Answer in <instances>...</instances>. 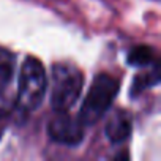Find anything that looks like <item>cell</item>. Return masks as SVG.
Listing matches in <instances>:
<instances>
[{
	"label": "cell",
	"mask_w": 161,
	"mask_h": 161,
	"mask_svg": "<svg viewBox=\"0 0 161 161\" xmlns=\"http://www.w3.org/2000/svg\"><path fill=\"white\" fill-rule=\"evenodd\" d=\"M47 89L46 69L43 63L35 57H27L21 68L19 89H18V108L24 112L38 109L43 103Z\"/></svg>",
	"instance_id": "cell-2"
},
{
	"label": "cell",
	"mask_w": 161,
	"mask_h": 161,
	"mask_svg": "<svg viewBox=\"0 0 161 161\" xmlns=\"http://www.w3.org/2000/svg\"><path fill=\"white\" fill-rule=\"evenodd\" d=\"M104 131H106L109 142H112V144L125 142L131 134V119H130V115L126 112L114 114L111 117V120L108 122Z\"/></svg>",
	"instance_id": "cell-5"
},
{
	"label": "cell",
	"mask_w": 161,
	"mask_h": 161,
	"mask_svg": "<svg viewBox=\"0 0 161 161\" xmlns=\"http://www.w3.org/2000/svg\"><path fill=\"white\" fill-rule=\"evenodd\" d=\"M158 80H159V68H158V62L155 60L153 62V71L152 73H145V74H141V76L134 77L133 87H131V95H134V93L137 95L142 90L156 86Z\"/></svg>",
	"instance_id": "cell-8"
},
{
	"label": "cell",
	"mask_w": 161,
	"mask_h": 161,
	"mask_svg": "<svg viewBox=\"0 0 161 161\" xmlns=\"http://www.w3.org/2000/svg\"><path fill=\"white\" fill-rule=\"evenodd\" d=\"M14 66H16L14 54L5 47H0V93L11 84Z\"/></svg>",
	"instance_id": "cell-6"
},
{
	"label": "cell",
	"mask_w": 161,
	"mask_h": 161,
	"mask_svg": "<svg viewBox=\"0 0 161 161\" xmlns=\"http://www.w3.org/2000/svg\"><path fill=\"white\" fill-rule=\"evenodd\" d=\"M84 76L71 63H57L52 68L51 106L57 112L73 108L82 92Z\"/></svg>",
	"instance_id": "cell-3"
},
{
	"label": "cell",
	"mask_w": 161,
	"mask_h": 161,
	"mask_svg": "<svg viewBox=\"0 0 161 161\" xmlns=\"http://www.w3.org/2000/svg\"><path fill=\"white\" fill-rule=\"evenodd\" d=\"M126 60L131 66H147V65L155 62V51L150 46H145V44L134 46L128 52Z\"/></svg>",
	"instance_id": "cell-7"
},
{
	"label": "cell",
	"mask_w": 161,
	"mask_h": 161,
	"mask_svg": "<svg viewBox=\"0 0 161 161\" xmlns=\"http://www.w3.org/2000/svg\"><path fill=\"white\" fill-rule=\"evenodd\" d=\"M120 84L111 74H98L86 95L82 108L79 111V122L82 125H95L111 108L114 98L117 97Z\"/></svg>",
	"instance_id": "cell-1"
},
{
	"label": "cell",
	"mask_w": 161,
	"mask_h": 161,
	"mask_svg": "<svg viewBox=\"0 0 161 161\" xmlns=\"http://www.w3.org/2000/svg\"><path fill=\"white\" fill-rule=\"evenodd\" d=\"M47 133L52 141L74 147L82 142L84 139V125L79 122V119H74L68 114V111L57 112V115L49 122Z\"/></svg>",
	"instance_id": "cell-4"
}]
</instances>
